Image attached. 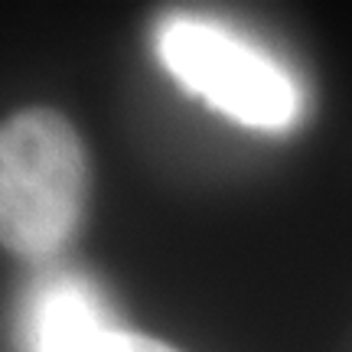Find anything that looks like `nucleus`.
Returning a JSON list of instances; mask_svg holds the SVG:
<instances>
[{"mask_svg":"<svg viewBox=\"0 0 352 352\" xmlns=\"http://www.w3.org/2000/svg\"><path fill=\"white\" fill-rule=\"evenodd\" d=\"M88 199V153L78 131L52 108L0 121V245L46 258L76 235Z\"/></svg>","mask_w":352,"mask_h":352,"instance_id":"nucleus-1","label":"nucleus"},{"mask_svg":"<svg viewBox=\"0 0 352 352\" xmlns=\"http://www.w3.org/2000/svg\"><path fill=\"white\" fill-rule=\"evenodd\" d=\"M164 65L186 88L252 127H287L297 114V91L258 50L206 20L173 16L157 33Z\"/></svg>","mask_w":352,"mask_h":352,"instance_id":"nucleus-2","label":"nucleus"},{"mask_svg":"<svg viewBox=\"0 0 352 352\" xmlns=\"http://www.w3.org/2000/svg\"><path fill=\"white\" fill-rule=\"evenodd\" d=\"M111 333L98 297L72 274L43 280L26 310L30 352H98Z\"/></svg>","mask_w":352,"mask_h":352,"instance_id":"nucleus-3","label":"nucleus"},{"mask_svg":"<svg viewBox=\"0 0 352 352\" xmlns=\"http://www.w3.org/2000/svg\"><path fill=\"white\" fill-rule=\"evenodd\" d=\"M98 352H176L164 342L151 340V336H134V333H121V329H114L108 340L101 342Z\"/></svg>","mask_w":352,"mask_h":352,"instance_id":"nucleus-4","label":"nucleus"}]
</instances>
